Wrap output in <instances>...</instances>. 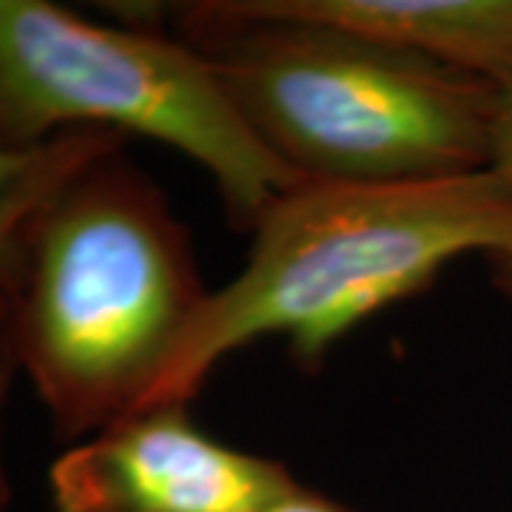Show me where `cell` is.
Wrapping results in <instances>:
<instances>
[{"label": "cell", "mask_w": 512, "mask_h": 512, "mask_svg": "<svg viewBox=\"0 0 512 512\" xmlns=\"http://www.w3.org/2000/svg\"><path fill=\"white\" fill-rule=\"evenodd\" d=\"M18 376V362L12 345L6 339V333L0 330V512L9 510L12 504V476H9V461H6V402H9V390Z\"/></svg>", "instance_id": "obj_9"}, {"label": "cell", "mask_w": 512, "mask_h": 512, "mask_svg": "<svg viewBox=\"0 0 512 512\" xmlns=\"http://www.w3.org/2000/svg\"><path fill=\"white\" fill-rule=\"evenodd\" d=\"M293 18L342 26L487 83L512 77V0H268Z\"/></svg>", "instance_id": "obj_6"}, {"label": "cell", "mask_w": 512, "mask_h": 512, "mask_svg": "<svg viewBox=\"0 0 512 512\" xmlns=\"http://www.w3.org/2000/svg\"><path fill=\"white\" fill-rule=\"evenodd\" d=\"M259 512H359L330 498L328 493H319V490H311L299 481H293L291 487L285 493H279L274 501H268Z\"/></svg>", "instance_id": "obj_10"}, {"label": "cell", "mask_w": 512, "mask_h": 512, "mask_svg": "<svg viewBox=\"0 0 512 512\" xmlns=\"http://www.w3.org/2000/svg\"><path fill=\"white\" fill-rule=\"evenodd\" d=\"M163 20L299 183H424L487 168V80L268 0L177 3Z\"/></svg>", "instance_id": "obj_3"}, {"label": "cell", "mask_w": 512, "mask_h": 512, "mask_svg": "<svg viewBox=\"0 0 512 512\" xmlns=\"http://www.w3.org/2000/svg\"><path fill=\"white\" fill-rule=\"evenodd\" d=\"M69 128L140 134L211 174L231 225L299 180L245 126L205 57L148 23L103 26L46 0H0V148H29Z\"/></svg>", "instance_id": "obj_4"}, {"label": "cell", "mask_w": 512, "mask_h": 512, "mask_svg": "<svg viewBox=\"0 0 512 512\" xmlns=\"http://www.w3.org/2000/svg\"><path fill=\"white\" fill-rule=\"evenodd\" d=\"M490 262H493L495 288H498L501 293H507V296L512 299V251L510 254L493 256Z\"/></svg>", "instance_id": "obj_11"}, {"label": "cell", "mask_w": 512, "mask_h": 512, "mask_svg": "<svg viewBox=\"0 0 512 512\" xmlns=\"http://www.w3.org/2000/svg\"><path fill=\"white\" fill-rule=\"evenodd\" d=\"M128 146L111 128H69L29 148H0V316L18 285L23 245L40 208L97 157Z\"/></svg>", "instance_id": "obj_7"}, {"label": "cell", "mask_w": 512, "mask_h": 512, "mask_svg": "<svg viewBox=\"0 0 512 512\" xmlns=\"http://www.w3.org/2000/svg\"><path fill=\"white\" fill-rule=\"evenodd\" d=\"M208 293L185 222L126 148L60 185L0 316L55 439L72 447L143 410Z\"/></svg>", "instance_id": "obj_1"}, {"label": "cell", "mask_w": 512, "mask_h": 512, "mask_svg": "<svg viewBox=\"0 0 512 512\" xmlns=\"http://www.w3.org/2000/svg\"><path fill=\"white\" fill-rule=\"evenodd\" d=\"M487 168L512 188V77L493 83L490 114V157Z\"/></svg>", "instance_id": "obj_8"}, {"label": "cell", "mask_w": 512, "mask_h": 512, "mask_svg": "<svg viewBox=\"0 0 512 512\" xmlns=\"http://www.w3.org/2000/svg\"><path fill=\"white\" fill-rule=\"evenodd\" d=\"M251 237L242 271L208 293L143 410L191 404L222 359L268 336L316 370L350 330L427 291L461 256L510 254L512 188L490 168L424 183H296Z\"/></svg>", "instance_id": "obj_2"}, {"label": "cell", "mask_w": 512, "mask_h": 512, "mask_svg": "<svg viewBox=\"0 0 512 512\" xmlns=\"http://www.w3.org/2000/svg\"><path fill=\"white\" fill-rule=\"evenodd\" d=\"M296 478L285 464L214 439L188 404H160L63 450L55 512H259Z\"/></svg>", "instance_id": "obj_5"}]
</instances>
